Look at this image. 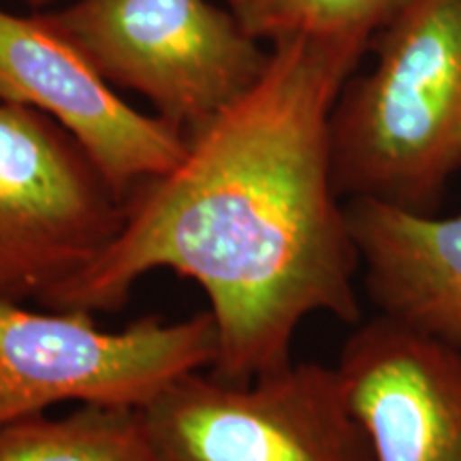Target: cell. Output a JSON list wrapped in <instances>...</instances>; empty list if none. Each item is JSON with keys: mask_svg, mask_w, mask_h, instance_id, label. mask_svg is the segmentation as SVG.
<instances>
[{"mask_svg": "<svg viewBox=\"0 0 461 461\" xmlns=\"http://www.w3.org/2000/svg\"><path fill=\"white\" fill-rule=\"evenodd\" d=\"M366 39L272 43L258 82L188 140L165 176L129 194L112 244L41 303L99 314L167 269L203 288L218 331L216 376L293 363L305 319L359 321L361 258L331 171V112Z\"/></svg>", "mask_w": 461, "mask_h": 461, "instance_id": "obj_1", "label": "cell"}, {"mask_svg": "<svg viewBox=\"0 0 461 461\" xmlns=\"http://www.w3.org/2000/svg\"><path fill=\"white\" fill-rule=\"evenodd\" d=\"M376 65L331 112V171L344 201L438 214L461 173V0H406L370 39Z\"/></svg>", "mask_w": 461, "mask_h": 461, "instance_id": "obj_2", "label": "cell"}, {"mask_svg": "<svg viewBox=\"0 0 461 461\" xmlns=\"http://www.w3.org/2000/svg\"><path fill=\"white\" fill-rule=\"evenodd\" d=\"M43 17L113 88L148 99L186 141L269 62L238 17L207 0H77Z\"/></svg>", "mask_w": 461, "mask_h": 461, "instance_id": "obj_3", "label": "cell"}, {"mask_svg": "<svg viewBox=\"0 0 461 461\" xmlns=\"http://www.w3.org/2000/svg\"><path fill=\"white\" fill-rule=\"evenodd\" d=\"M216 357L210 310L182 321L141 319L115 331L82 310L34 312L0 297V425L68 402L140 411Z\"/></svg>", "mask_w": 461, "mask_h": 461, "instance_id": "obj_4", "label": "cell"}, {"mask_svg": "<svg viewBox=\"0 0 461 461\" xmlns=\"http://www.w3.org/2000/svg\"><path fill=\"white\" fill-rule=\"evenodd\" d=\"M148 461H374L336 366L248 383L190 372L140 408Z\"/></svg>", "mask_w": 461, "mask_h": 461, "instance_id": "obj_5", "label": "cell"}, {"mask_svg": "<svg viewBox=\"0 0 461 461\" xmlns=\"http://www.w3.org/2000/svg\"><path fill=\"white\" fill-rule=\"evenodd\" d=\"M124 203L50 115L0 101V297L43 303L112 244Z\"/></svg>", "mask_w": 461, "mask_h": 461, "instance_id": "obj_6", "label": "cell"}, {"mask_svg": "<svg viewBox=\"0 0 461 461\" xmlns=\"http://www.w3.org/2000/svg\"><path fill=\"white\" fill-rule=\"evenodd\" d=\"M0 101L50 115L73 137L124 201L165 176L188 141L158 115L131 107L43 14L0 11Z\"/></svg>", "mask_w": 461, "mask_h": 461, "instance_id": "obj_7", "label": "cell"}, {"mask_svg": "<svg viewBox=\"0 0 461 461\" xmlns=\"http://www.w3.org/2000/svg\"><path fill=\"white\" fill-rule=\"evenodd\" d=\"M336 367L374 461H461V348L376 314Z\"/></svg>", "mask_w": 461, "mask_h": 461, "instance_id": "obj_8", "label": "cell"}, {"mask_svg": "<svg viewBox=\"0 0 461 461\" xmlns=\"http://www.w3.org/2000/svg\"><path fill=\"white\" fill-rule=\"evenodd\" d=\"M363 286L378 312L461 348V214L346 201Z\"/></svg>", "mask_w": 461, "mask_h": 461, "instance_id": "obj_9", "label": "cell"}, {"mask_svg": "<svg viewBox=\"0 0 461 461\" xmlns=\"http://www.w3.org/2000/svg\"><path fill=\"white\" fill-rule=\"evenodd\" d=\"M0 461H148L135 408L79 406L0 425Z\"/></svg>", "mask_w": 461, "mask_h": 461, "instance_id": "obj_10", "label": "cell"}, {"mask_svg": "<svg viewBox=\"0 0 461 461\" xmlns=\"http://www.w3.org/2000/svg\"><path fill=\"white\" fill-rule=\"evenodd\" d=\"M406 0H227L248 34L269 45L288 37L366 39Z\"/></svg>", "mask_w": 461, "mask_h": 461, "instance_id": "obj_11", "label": "cell"}, {"mask_svg": "<svg viewBox=\"0 0 461 461\" xmlns=\"http://www.w3.org/2000/svg\"><path fill=\"white\" fill-rule=\"evenodd\" d=\"M24 3L31 5V7H45V5L54 3V0H24Z\"/></svg>", "mask_w": 461, "mask_h": 461, "instance_id": "obj_12", "label": "cell"}]
</instances>
